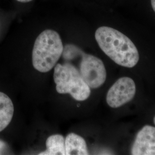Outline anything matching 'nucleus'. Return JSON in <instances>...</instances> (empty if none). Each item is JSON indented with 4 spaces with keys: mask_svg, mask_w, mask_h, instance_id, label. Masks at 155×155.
<instances>
[{
    "mask_svg": "<svg viewBox=\"0 0 155 155\" xmlns=\"http://www.w3.org/2000/svg\"><path fill=\"white\" fill-rule=\"evenodd\" d=\"M100 48L121 66L132 68L139 62V53L132 40L114 28L101 27L95 33Z\"/></svg>",
    "mask_w": 155,
    "mask_h": 155,
    "instance_id": "1",
    "label": "nucleus"
},
{
    "mask_svg": "<svg viewBox=\"0 0 155 155\" xmlns=\"http://www.w3.org/2000/svg\"><path fill=\"white\" fill-rule=\"evenodd\" d=\"M61 56L64 62H67L76 68L90 89L99 88L105 83V67L103 61L97 57L86 54L72 44L65 45Z\"/></svg>",
    "mask_w": 155,
    "mask_h": 155,
    "instance_id": "2",
    "label": "nucleus"
},
{
    "mask_svg": "<svg viewBox=\"0 0 155 155\" xmlns=\"http://www.w3.org/2000/svg\"><path fill=\"white\" fill-rule=\"evenodd\" d=\"M63 45L59 33L46 29L36 38L32 50V64L37 71H50L57 64L63 51Z\"/></svg>",
    "mask_w": 155,
    "mask_h": 155,
    "instance_id": "3",
    "label": "nucleus"
},
{
    "mask_svg": "<svg viewBox=\"0 0 155 155\" xmlns=\"http://www.w3.org/2000/svg\"><path fill=\"white\" fill-rule=\"evenodd\" d=\"M54 80L58 93L70 94L78 101L87 100L91 94L90 87L81 77L76 68L67 62L56 64Z\"/></svg>",
    "mask_w": 155,
    "mask_h": 155,
    "instance_id": "4",
    "label": "nucleus"
},
{
    "mask_svg": "<svg viewBox=\"0 0 155 155\" xmlns=\"http://www.w3.org/2000/svg\"><path fill=\"white\" fill-rule=\"evenodd\" d=\"M136 92V84L132 79L121 78L109 90L106 95L107 104L112 108L120 107L132 100Z\"/></svg>",
    "mask_w": 155,
    "mask_h": 155,
    "instance_id": "5",
    "label": "nucleus"
},
{
    "mask_svg": "<svg viewBox=\"0 0 155 155\" xmlns=\"http://www.w3.org/2000/svg\"><path fill=\"white\" fill-rule=\"evenodd\" d=\"M132 155H155V127L145 125L137 133L133 143Z\"/></svg>",
    "mask_w": 155,
    "mask_h": 155,
    "instance_id": "6",
    "label": "nucleus"
},
{
    "mask_svg": "<svg viewBox=\"0 0 155 155\" xmlns=\"http://www.w3.org/2000/svg\"><path fill=\"white\" fill-rule=\"evenodd\" d=\"M66 155H89L84 139L75 133L68 134L65 139Z\"/></svg>",
    "mask_w": 155,
    "mask_h": 155,
    "instance_id": "7",
    "label": "nucleus"
},
{
    "mask_svg": "<svg viewBox=\"0 0 155 155\" xmlns=\"http://www.w3.org/2000/svg\"><path fill=\"white\" fill-rule=\"evenodd\" d=\"M14 114V105L6 94L0 92V132L4 130L10 122Z\"/></svg>",
    "mask_w": 155,
    "mask_h": 155,
    "instance_id": "8",
    "label": "nucleus"
},
{
    "mask_svg": "<svg viewBox=\"0 0 155 155\" xmlns=\"http://www.w3.org/2000/svg\"><path fill=\"white\" fill-rule=\"evenodd\" d=\"M46 150L40 155H66L65 139L61 134L50 136L46 141Z\"/></svg>",
    "mask_w": 155,
    "mask_h": 155,
    "instance_id": "9",
    "label": "nucleus"
},
{
    "mask_svg": "<svg viewBox=\"0 0 155 155\" xmlns=\"http://www.w3.org/2000/svg\"><path fill=\"white\" fill-rule=\"evenodd\" d=\"M5 143L3 142V141H1L0 140V152H1V150H2V149H4L3 148L5 147ZM1 154V153H0Z\"/></svg>",
    "mask_w": 155,
    "mask_h": 155,
    "instance_id": "10",
    "label": "nucleus"
},
{
    "mask_svg": "<svg viewBox=\"0 0 155 155\" xmlns=\"http://www.w3.org/2000/svg\"><path fill=\"white\" fill-rule=\"evenodd\" d=\"M151 4H152V7L155 12V0H151Z\"/></svg>",
    "mask_w": 155,
    "mask_h": 155,
    "instance_id": "11",
    "label": "nucleus"
},
{
    "mask_svg": "<svg viewBox=\"0 0 155 155\" xmlns=\"http://www.w3.org/2000/svg\"><path fill=\"white\" fill-rule=\"evenodd\" d=\"M17 1L20 2H22V3H27L29 2L32 1V0H17Z\"/></svg>",
    "mask_w": 155,
    "mask_h": 155,
    "instance_id": "12",
    "label": "nucleus"
},
{
    "mask_svg": "<svg viewBox=\"0 0 155 155\" xmlns=\"http://www.w3.org/2000/svg\"><path fill=\"white\" fill-rule=\"evenodd\" d=\"M153 122H154V124H155V117H154V118H153Z\"/></svg>",
    "mask_w": 155,
    "mask_h": 155,
    "instance_id": "13",
    "label": "nucleus"
}]
</instances>
